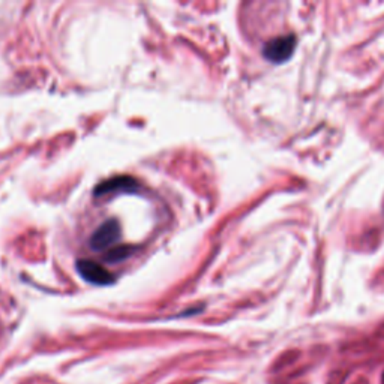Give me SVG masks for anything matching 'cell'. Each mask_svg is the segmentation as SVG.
I'll use <instances>...</instances> for the list:
<instances>
[{
    "label": "cell",
    "mask_w": 384,
    "mask_h": 384,
    "mask_svg": "<svg viewBox=\"0 0 384 384\" xmlns=\"http://www.w3.org/2000/svg\"><path fill=\"white\" fill-rule=\"evenodd\" d=\"M294 48H296V38L293 35L281 37L267 42V44L264 46L263 54L269 62L283 63L292 57V54L294 53Z\"/></svg>",
    "instance_id": "1"
},
{
    "label": "cell",
    "mask_w": 384,
    "mask_h": 384,
    "mask_svg": "<svg viewBox=\"0 0 384 384\" xmlns=\"http://www.w3.org/2000/svg\"><path fill=\"white\" fill-rule=\"evenodd\" d=\"M119 237H121V227H119L117 221L108 219L92 234L90 246L97 251L105 250L112 246Z\"/></svg>",
    "instance_id": "2"
},
{
    "label": "cell",
    "mask_w": 384,
    "mask_h": 384,
    "mask_svg": "<svg viewBox=\"0 0 384 384\" xmlns=\"http://www.w3.org/2000/svg\"><path fill=\"white\" fill-rule=\"evenodd\" d=\"M77 269H79L80 275L86 281H89V283L99 284V285L113 283L112 273H108L105 267H102V266H99V264L93 263L90 260H80L79 263H77Z\"/></svg>",
    "instance_id": "3"
},
{
    "label": "cell",
    "mask_w": 384,
    "mask_h": 384,
    "mask_svg": "<svg viewBox=\"0 0 384 384\" xmlns=\"http://www.w3.org/2000/svg\"><path fill=\"white\" fill-rule=\"evenodd\" d=\"M135 186L137 185H135V182L132 181V179H130V177H119V179H116V181H110V182H107L104 185L98 186L97 188V195L116 191V190H119V188H123V190L130 191V190H134Z\"/></svg>",
    "instance_id": "4"
},
{
    "label": "cell",
    "mask_w": 384,
    "mask_h": 384,
    "mask_svg": "<svg viewBox=\"0 0 384 384\" xmlns=\"http://www.w3.org/2000/svg\"><path fill=\"white\" fill-rule=\"evenodd\" d=\"M383 383H384V375H383Z\"/></svg>",
    "instance_id": "5"
}]
</instances>
